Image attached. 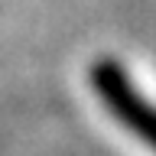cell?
<instances>
[{
  "label": "cell",
  "instance_id": "6da1fadb",
  "mask_svg": "<svg viewBox=\"0 0 156 156\" xmlns=\"http://www.w3.org/2000/svg\"><path fill=\"white\" fill-rule=\"evenodd\" d=\"M91 85L101 94V101L111 107V114L124 127H130L146 146L156 150V107L136 94V88L127 81L124 72L114 62H98L91 72Z\"/></svg>",
  "mask_w": 156,
  "mask_h": 156
}]
</instances>
